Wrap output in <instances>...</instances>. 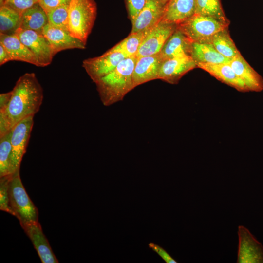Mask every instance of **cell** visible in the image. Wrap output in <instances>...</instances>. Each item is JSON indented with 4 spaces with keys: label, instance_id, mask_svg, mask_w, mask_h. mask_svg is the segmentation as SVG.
<instances>
[{
    "label": "cell",
    "instance_id": "13",
    "mask_svg": "<svg viewBox=\"0 0 263 263\" xmlns=\"http://www.w3.org/2000/svg\"><path fill=\"white\" fill-rule=\"evenodd\" d=\"M163 60L160 53L137 58L132 75L134 87L158 79L160 68Z\"/></svg>",
    "mask_w": 263,
    "mask_h": 263
},
{
    "label": "cell",
    "instance_id": "28",
    "mask_svg": "<svg viewBox=\"0 0 263 263\" xmlns=\"http://www.w3.org/2000/svg\"><path fill=\"white\" fill-rule=\"evenodd\" d=\"M69 4L59 6L47 12L48 23L53 26L69 31Z\"/></svg>",
    "mask_w": 263,
    "mask_h": 263
},
{
    "label": "cell",
    "instance_id": "4",
    "mask_svg": "<svg viewBox=\"0 0 263 263\" xmlns=\"http://www.w3.org/2000/svg\"><path fill=\"white\" fill-rule=\"evenodd\" d=\"M10 206L20 225L37 222L38 218V208L35 206L22 183L19 169L11 174L9 182Z\"/></svg>",
    "mask_w": 263,
    "mask_h": 263
},
{
    "label": "cell",
    "instance_id": "27",
    "mask_svg": "<svg viewBox=\"0 0 263 263\" xmlns=\"http://www.w3.org/2000/svg\"><path fill=\"white\" fill-rule=\"evenodd\" d=\"M11 131L0 136V178L10 175Z\"/></svg>",
    "mask_w": 263,
    "mask_h": 263
},
{
    "label": "cell",
    "instance_id": "25",
    "mask_svg": "<svg viewBox=\"0 0 263 263\" xmlns=\"http://www.w3.org/2000/svg\"><path fill=\"white\" fill-rule=\"evenodd\" d=\"M149 31V30L131 33L127 38L112 49L121 53L126 58L135 56L141 44Z\"/></svg>",
    "mask_w": 263,
    "mask_h": 263
},
{
    "label": "cell",
    "instance_id": "24",
    "mask_svg": "<svg viewBox=\"0 0 263 263\" xmlns=\"http://www.w3.org/2000/svg\"><path fill=\"white\" fill-rule=\"evenodd\" d=\"M195 14L210 17L229 25L230 23L220 0H195Z\"/></svg>",
    "mask_w": 263,
    "mask_h": 263
},
{
    "label": "cell",
    "instance_id": "3",
    "mask_svg": "<svg viewBox=\"0 0 263 263\" xmlns=\"http://www.w3.org/2000/svg\"><path fill=\"white\" fill-rule=\"evenodd\" d=\"M97 14L94 0H72L69 7L68 30L86 44Z\"/></svg>",
    "mask_w": 263,
    "mask_h": 263
},
{
    "label": "cell",
    "instance_id": "31",
    "mask_svg": "<svg viewBox=\"0 0 263 263\" xmlns=\"http://www.w3.org/2000/svg\"><path fill=\"white\" fill-rule=\"evenodd\" d=\"M147 0H125L129 17L132 22L145 6Z\"/></svg>",
    "mask_w": 263,
    "mask_h": 263
},
{
    "label": "cell",
    "instance_id": "35",
    "mask_svg": "<svg viewBox=\"0 0 263 263\" xmlns=\"http://www.w3.org/2000/svg\"><path fill=\"white\" fill-rule=\"evenodd\" d=\"M6 0H0V7L4 5Z\"/></svg>",
    "mask_w": 263,
    "mask_h": 263
},
{
    "label": "cell",
    "instance_id": "17",
    "mask_svg": "<svg viewBox=\"0 0 263 263\" xmlns=\"http://www.w3.org/2000/svg\"><path fill=\"white\" fill-rule=\"evenodd\" d=\"M195 12V0H170L165 5L161 21L178 25Z\"/></svg>",
    "mask_w": 263,
    "mask_h": 263
},
{
    "label": "cell",
    "instance_id": "12",
    "mask_svg": "<svg viewBox=\"0 0 263 263\" xmlns=\"http://www.w3.org/2000/svg\"><path fill=\"white\" fill-rule=\"evenodd\" d=\"M42 34L50 43L55 55L67 49L85 48L86 44L74 37L68 30L53 26L49 23L44 28Z\"/></svg>",
    "mask_w": 263,
    "mask_h": 263
},
{
    "label": "cell",
    "instance_id": "2",
    "mask_svg": "<svg viewBox=\"0 0 263 263\" xmlns=\"http://www.w3.org/2000/svg\"><path fill=\"white\" fill-rule=\"evenodd\" d=\"M136 59V56L125 58L114 70L94 82L104 106L122 100L135 88L132 75Z\"/></svg>",
    "mask_w": 263,
    "mask_h": 263
},
{
    "label": "cell",
    "instance_id": "23",
    "mask_svg": "<svg viewBox=\"0 0 263 263\" xmlns=\"http://www.w3.org/2000/svg\"><path fill=\"white\" fill-rule=\"evenodd\" d=\"M210 43L220 54L230 59L240 53L230 36L228 28L215 34Z\"/></svg>",
    "mask_w": 263,
    "mask_h": 263
},
{
    "label": "cell",
    "instance_id": "15",
    "mask_svg": "<svg viewBox=\"0 0 263 263\" xmlns=\"http://www.w3.org/2000/svg\"><path fill=\"white\" fill-rule=\"evenodd\" d=\"M165 5L158 0H147L144 8L132 22L131 33L145 31L154 27L161 20Z\"/></svg>",
    "mask_w": 263,
    "mask_h": 263
},
{
    "label": "cell",
    "instance_id": "29",
    "mask_svg": "<svg viewBox=\"0 0 263 263\" xmlns=\"http://www.w3.org/2000/svg\"><path fill=\"white\" fill-rule=\"evenodd\" d=\"M10 175L0 178V209L13 215L10 206L9 197V182Z\"/></svg>",
    "mask_w": 263,
    "mask_h": 263
},
{
    "label": "cell",
    "instance_id": "19",
    "mask_svg": "<svg viewBox=\"0 0 263 263\" xmlns=\"http://www.w3.org/2000/svg\"><path fill=\"white\" fill-rule=\"evenodd\" d=\"M0 43L9 52L12 61H20L39 67L34 54L19 39L15 34L0 33Z\"/></svg>",
    "mask_w": 263,
    "mask_h": 263
},
{
    "label": "cell",
    "instance_id": "9",
    "mask_svg": "<svg viewBox=\"0 0 263 263\" xmlns=\"http://www.w3.org/2000/svg\"><path fill=\"white\" fill-rule=\"evenodd\" d=\"M126 56L112 48L100 56L83 60L82 66L94 82L114 70Z\"/></svg>",
    "mask_w": 263,
    "mask_h": 263
},
{
    "label": "cell",
    "instance_id": "5",
    "mask_svg": "<svg viewBox=\"0 0 263 263\" xmlns=\"http://www.w3.org/2000/svg\"><path fill=\"white\" fill-rule=\"evenodd\" d=\"M228 26L212 17L194 14L177 28L191 43H210L215 34L228 28Z\"/></svg>",
    "mask_w": 263,
    "mask_h": 263
},
{
    "label": "cell",
    "instance_id": "32",
    "mask_svg": "<svg viewBox=\"0 0 263 263\" xmlns=\"http://www.w3.org/2000/svg\"><path fill=\"white\" fill-rule=\"evenodd\" d=\"M72 0H39L38 3L41 7L46 11L61 6L69 4Z\"/></svg>",
    "mask_w": 263,
    "mask_h": 263
},
{
    "label": "cell",
    "instance_id": "22",
    "mask_svg": "<svg viewBox=\"0 0 263 263\" xmlns=\"http://www.w3.org/2000/svg\"><path fill=\"white\" fill-rule=\"evenodd\" d=\"M48 23L47 13L38 3L22 13L19 28L42 34L44 28Z\"/></svg>",
    "mask_w": 263,
    "mask_h": 263
},
{
    "label": "cell",
    "instance_id": "20",
    "mask_svg": "<svg viewBox=\"0 0 263 263\" xmlns=\"http://www.w3.org/2000/svg\"><path fill=\"white\" fill-rule=\"evenodd\" d=\"M191 43L176 28L166 42L160 53L163 60L190 56Z\"/></svg>",
    "mask_w": 263,
    "mask_h": 263
},
{
    "label": "cell",
    "instance_id": "33",
    "mask_svg": "<svg viewBox=\"0 0 263 263\" xmlns=\"http://www.w3.org/2000/svg\"><path fill=\"white\" fill-rule=\"evenodd\" d=\"M148 245L150 249L157 253L166 263H177V262L162 247L153 243H150Z\"/></svg>",
    "mask_w": 263,
    "mask_h": 263
},
{
    "label": "cell",
    "instance_id": "21",
    "mask_svg": "<svg viewBox=\"0 0 263 263\" xmlns=\"http://www.w3.org/2000/svg\"><path fill=\"white\" fill-rule=\"evenodd\" d=\"M190 56L196 64L228 63L231 60L220 54L210 43H192Z\"/></svg>",
    "mask_w": 263,
    "mask_h": 263
},
{
    "label": "cell",
    "instance_id": "7",
    "mask_svg": "<svg viewBox=\"0 0 263 263\" xmlns=\"http://www.w3.org/2000/svg\"><path fill=\"white\" fill-rule=\"evenodd\" d=\"M14 34L34 54L39 67H45L51 64L55 55L42 34L21 28H19Z\"/></svg>",
    "mask_w": 263,
    "mask_h": 263
},
{
    "label": "cell",
    "instance_id": "34",
    "mask_svg": "<svg viewBox=\"0 0 263 263\" xmlns=\"http://www.w3.org/2000/svg\"><path fill=\"white\" fill-rule=\"evenodd\" d=\"M10 61H12V59L9 52L5 47L0 43V65L1 66Z\"/></svg>",
    "mask_w": 263,
    "mask_h": 263
},
{
    "label": "cell",
    "instance_id": "36",
    "mask_svg": "<svg viewBox=\"0 0 263 263\" xmlns=\"http://www.w3.org/2000/svg\"><path fill=\"white\" fill-rule=\"evenodd\" d=\"M158 0L166 4L170 0Z\"/></svg>",
    "mask_w": 263,
    "mask_h": 263
},
{
    "label": "cell",
    "instance_id": "11",
    "mask_svg": "<svg viewBox=\"0 0 263 263\" xmlns=\"http://www.w3.org/2000/svg\"><path fill=\"white\" fill-rule=\"evenodd\" d=\"M197 67L190 56L165 59L161 65L158 79L170 84H177L186 74Z\"/></svg>",
    "mask_w": 263,
    "mask_h": 263
},
{
    "label": "cell",
    "instance_id": "16",
    "mask_svg": "<svg viewBox=\"0 0 263 263\" xmlns=\"http://www.w3.org/2000/svg\"><path fill=\"white\" fill-rule=\"evenodd\" d=\"M229 64L244 83L248 92H260L263 89L262 76L248 63L241 53L231 59Z\"/></svg>",
    "mask_w": 263,
    "mask_h": 263
},
{
    "label": "cell",
    "instance_id": "10",
    "mask_svg": "<svg viewBox=\"0 0 263 263\" xmlns=\"http://www.w3.org/2000/svg\"><path fill=\"white\" fill-rule=\"evenodd\" d=\"M238 263H263V247L243 225L238 227Z\"/></svg>",
    "mask_w": 263,
    "mask_h": 263
},
{
    "label": "cell",
    "instance_id": "1",
    "mask_svg": "<svg viewBox=\"0 0 263 263\" xmlns=\"http://www.w3.org/2000/svg\"><path fill=\"white\" fill-rule=\"evenodd\" d=\"M43 99L41 85L34 73H26L17 81L7 103L0 107V136L19 122L34 116Z\"/></svg>",
    "mask_w": 263,
    "mask_h": 263
},
{
    "label": "cell",
    "instance_id": "30",
    "mask_svg": "<svg viewBox=\"0 0 263 263\" xmlns=\"http://www.w3.org/2000/svg\"><path fill=\"white\" fill-rule=\"evenodd\" d=\"M38 1L39 0H6L3 6L9 7L21 15Z\"/></svg>",
    "mask_w": 263,
    "mask_h": 263
},
{
    "label": "cell",
    "instance_id": "18",
    "mask_svg": "<svg viewBox=\"0 0 263 263\" xmlns=\"http://www.w3.org/2000/svg\"><path fill=\"white\" fill-rule=\"evenodd\" d=\"M197 66L239 91L248 92L244 83L237 75L229 63L215 64L199 63Z\"/></svg>",
    "mask_w": 263,
    "mask_h": 263
},
{
    "label": "cell",
    "instance_id": "26",
    "mask_svg": "<svg viewBox=\"0 0 263 263\" xmlns=\"http://www.w3.org/2000/svg\"><path fill=\"white\" fill-rule=\"evenodd\" d=\"M21 15L15 10L0 7V33L11 35L19 28Z\"/></svg>",
    "mask_w": 263,
    "mask_h": 263
},
{
    "label": "cell",
    "instance_id": "14",
    "mask_svg": "<svg viewBox=\"0 0 263 263\" xmlns=\"http://www.w3.org/2000/svg\"><path fill=\"white\" fill-rule=\"evenodd\" d=\"M21 226L31 240L42 263H59L38 221L27 223Z\"/></svg>",
    "mask_w": 263,
    "mask_h": 263
},
{
    "label": "cell",
    "instance_id": "6",
    "mask_svg": "<svg viewBox=\"0 0 263 263\" xmlns=\"http://www.w3.org/2000/svg\"><path fill=\"white\" fill-rule=\"evenodd\" d=\"M34 125V116L20 121L11 130L10 173L20 169Z\"/></svg>",
    "mask_w": 263,
    "mask_h": 263
},
{
    "label": "cell",
    "instance_id": "8",
    "mask_svg": "<svg viewBox=\"0 0 263 263\" xmlns=\"http://www.w3.org/2000/svg\"><path fill=\"white\" fill-rule=\"evenodd\" d=\"M176 28V24L160 20L149 30L139 48L136 58L159 53Z\"/></svg>",
    "mask_w": 263,
    "mask_h": 263
}]
</instances>
